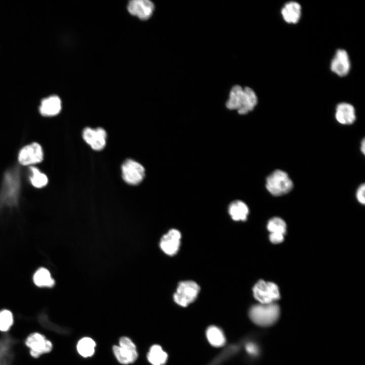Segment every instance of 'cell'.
Returning <instances> with one entry per match:
<instances>
[{"instance_id":"obj_29","label":"cell","mask_w":365,"mask_h":365,"mask_svg":"<svg viewBox=\"0 0 365 365\" xmlns=\"http://www.w3.org/2000/svg\"><path fill=\"white\" fill-rule=\"evenodd\" d=\"M270 240L274 244L280 243L283 241L284 235L279 234L271 233L269 236Z\"/></svg>"},{"instance_id":"obj_31","label":"cell","mask_w":365,"mask_h":365,"mask_svg":"<svg viewBox=\"0 0 365 365\" xmlns=\"http://www.w3.org/2000/svg\"><path fill=\"white\" fill-rule=\"evenodd\" d=\"M360 151L361 153L364 155L365 153V140L363 138L362 141H361L360 143Z\"/></svg>"},{"instance_id":"obj_3","label":"cell","mask_w":365,"mask_h":365,"mask_svg":"<svg viewBox=\"0 0 365 365\" xmlns=\"http://www.w3.org/2000/svg\"><path fill=\"white\" fill-rule=\"evenodd\" d=\"M265 187L272 195L280 196L290 192L294 187V184L286 172L276 169L267 177Z\"/></svg>"},{"instance_id":"obj_10","label":"cell","mask_w":365,"mask_h":365,"mask_svg":"<svg viewBox=\"0 0 365 365\" xmlns=\"http://www.w3.org/2000/svg\"><path fill=\"white\" fill-rule=\"evenodd\" d=\"M350 67V60L347 52L343 49H338L331 62V71L340 77H344L349 74Z\"/></svg>"},{"instance_id":"obj_26","label":"cell","mask_w":365,"mask_h":365,"mask_svg":"<svg viewBox=\"0 0 365 365\" xmlns=\"http://www.w3.org/2000/svg\"><path fill=\"white\" fill-rule=\"evenodd\" d=\"M30 170L31 172L30 180L33 186L37 188H41L47 184L48 177L44 173L40 172L36 167L34 166L30 167Z\"/></svg>"},{"instance_id":"obj_11","label":"cell","mask_w":365,"mask_h":365,"mask_svg":"<svg viewBox=\"0 0 365 365\" xmlns=\"http://www.w3.org/2000/svg\"><path fill=\"white\" fill-rule=\"evenodd\" d=\"M17 341L6 333L0 337V365H12L14 347Z\"/></svg>"},{"instance_id":"obj_9","label":"cell","mask_w":365,"mask_h":365,"mask_svg":"<svg viewBox=\"0 0 365 365\" xmlns=\"http://www.w3.org/2000/svg\"><path fill=\"white\" fill-rule=\"evenodd\" d=\"M42 147L36 142L25 145L20 151L18 160L22 165L27 166L40 163L43 160Z\"/></svg>"},{"instance_id":"obj_1","label":"cell","mask_w":365,"mask_h":365,"mask_svg":"<svg viewBox=\"0 0 365 365\" xmlns=\"http://www.w3.org/2000/svg\"><path fill=\"white\" fill-rule=\"evenodd\" d=\"M258 102V97L251 88L235 85L230 91L226 105L228 109L236 110L239 114L245 115L253 110Z\"/></svg>"},{"instance_id":"obj_28","label":"cell","mask_w":365,"mask_h":365,"mask_svg":"<svg viewBox=\"0 0 365 365\" xmlns=\"http://www.w3.org/2000/svg\"><path fill=\"white\" fill-rule=\"evenodd\" d=\"M365 185L364 184H361L357 189L356 192V197L357 201L362 204L365 203Z\"/></svg>"},{"instance_id":"obj_22","label":"cell","mask_w":365,"mask_h":365,"mask_svg":"<svg viewBox=\"0 0 365 365\" xmlns=\"http://www.w3.org/2000/svg\"><path fill=\"white\" fill-rule=\"evenodd\" d=\"M206 337L210 344L214 347L222 346L226 342L223 332L215 326H211L207 328Z\"/></svg>"},{"instance_id":"obj_30","label":"cell","mask_w":365,"mask_h":365,"mask_svg":"<svg viewBox=\"0 0 365 365\" xmlns=\"http://www.w3.org/2000/svg\"><path fill=\"white\" fill-rule=\"evenodd\" d=\"M247 352L252 355H256L258 352L257 346L252 343H247L245 347Z\"/></svg>"},{"instance_id":"obj_16","label":"cell","mask_w":365,"mask_h":365,"mask_svg":"<svg viewBox=\"0 0 365 365\" xmlns=\"http://www.w3.org/2000/svg\"><path fill=\"white\" fill-rule=\"evenodd\" d=\"M335 117L336 121L341 125H351L356 119L355 108L349 103L340 102L336 106Z\"/></svg>"},{"instance_id":"obj_24","label":"cell","mask_w":365,"mask_h":365,"mask_svg":"<svg viewBox=\"0 0 365 365\" xmlns=\"http://www.w3.org/2000/svg\"><path fill=\"white\" fill-rule=\"evenodd\" d=\"M14 316L8 309L0 310V332L7 333L14 324Z\"/></svg>"},{"instance_id":"obj_20","label":"cell","mask_w":365,"mask_h":365,"mask_svg":"<svg viewBox=\"0 0 365 365\" xmlns=\"http://www.w3.org/2000/svg\"><path fill=\"white\" fill-rule=\"evenodd\" d=\"M167 357V353L158 345L152 346L147 354V358L152 365H164Z\"/></svg>"},{"instance_id":"obj_18","label":"cell","mask_w":365,"mask_h":365,"mask_svg":"<svg viewBox=\"0 0 365 365\" xmlns=\"http://www.w3.org/2000/svg\"><path fill=\"white\" fill-rule=\"evenodd\" d=\"M61 109L60 99L57 96H51L42 101L40 112L44 116L51 117L59 114Z\"/></svg>"},{"instance_id":"obj_13","label":"cell","mask_w":365,"mask_h":365,"mask_svg":"<svg viewBox=\"0 0 365 365\" xmlns=\"http://www.w3.org/2000/svg\"><path fill=\"white\" fill-rule=\"evenodd\" d=\"M180 238L181 234L178 230L171 229L162 237L160 242V248L167 255H174L178 250Z\"/></svg>"},{"instance_id":"obj_6","label":"cell","mask_w":365,"mask_h":365,"mask_svg":"<svg viewBox=\"0 0 365 365\" xmlns=\"http://www.w3.org/2000/svg\"><path fill=\"white\" fill-rule=\"evenodd\" d=\"M200 287L194 281L188 280L179 283L173 295L175 302L182 307H186L196 299Z\"/></svg>"},{"instance_id":"obj_27","label":"cell","mask_w":365,"mask_h":365,"mask_svg":"<svg viewBox=\"0 0 365 365\" xmlns=\"http://www.w3.org/2000/svg\"><path fill=\"white\" fill-rule=\"evenodd\" d=\"M267 229L271 233L284 235L286 226L284 221L279 217H273L268 222Z\"/></svg>"},{"instance_id":"obj_17","label":"cell","mask_w":365,"mask_h":365,"mask_svg":"<svg viewBox=\"0 0 365 365\" xmlns=\"http://www.w3.org/2000/svg\"><path fill=\"white\" fill-rule=\"evenodd\" d=\"M301 14V6L295 1L286 3L281 9V16L283 20L288 24H297L300 20Z\"/></svg>"},{"instance_id":"obj_4","label":"cell","mask_w":365,"mask_h":365,"mask_svg":"<svg viewBox=\"0 0 365 365\" xmlns=\"http://www.w3.org/2000/svg\"><path fill=\"white\" fill-rule=\"evenodd\" d=\"M24 344L28 349L30 355L35 359L50 353L53 349L51 341L39 332L29 334L24 340Z\"/></svg>"},{"instance_id":"obj_23","label":"cell","mask_w":365,"mask_h":365,"mask_svg":"<svg viewBox=\"0 0 365 365\" xmlns=\"http://www.w3.org/2000/svg\"><path fill=\"white\" fill-rule=\"evenodd\" d=\"M96 344L94 341L89 337L81 339L78 343L77 349L78 353L83 357H88L93 355Z\"/></svg>"},{"instance_id":"obj_2","label":"cell","mask_w":365,"mask_h":365,"mask_svg":"<svg viewBox=\"0 0 365 365\" xmlns=\"http://www.w3.org/2000/svg\"><path fill=\"white\" fill-rule=\"evenodd\" d=\"M279 314V307L275 303L254 305L249 312V317L252 322L261 326L273 324L278 319Z\"/></svg>"},{"instance_id":"obj_19","label":"cell","mask_w":365,"mask_h":365,"mask_svg":"<svg viewBox=\"0 0 365 365\" xmlns=\"http://www.w3.org/2000/svg\"><path fill=\"white\" fill-rule=\"evenodd\" d=\"M228 212L233 220L244 221L247 219L249 209L244 202L236 200L232 202L229 206Z\"/></svg>"},{"instance_id":"obj_5","label":"cell","mask_w":365,"mask_h":365,"mask_svg":"<svg viewBox=\"0 0 365 365\" xmlns=\"http://www.w3.org/2000/svg\"><path fill=\"white\" fill-rule=\"evenodd\" d=\"M254 298L260 304H270L280 298L277 285L271 282L261 280L257 282L252 288Z\"/></svg>"},{"instance_id":"obj_14","label":"cell","mask_w":365,"mask_h":365,"mask_svg":"<svg viewBox=\"0 0 365 365\" xmlns=\"http://www.w3.org/2000/svg\"><path fill=\"white\" fill-rule=\"evenodd\" d=\"M127 9L131 15L141 20H147L152 15L154 5L148 0H133L129 2Z\"/></svg>"},{"instance_id":"obj_12","label":"cell","mask_w":365,"mask_h":365,"mask_svg":"<svg viewBox=\"0 0 365 365\" xmlns=\"http://www.w3.org/2000/svg\"><path fill=\"white\" fill-rule=\"evenodd\" d=\"M84 140L94 150H102L105 145L106 133L102 128H86L83 132Z\"/></svg>"},{"instance_id":"obj_15","label":"cell","mask_w":365,"mask_h":365,"mask_svg":"<svg viewBox=\"0 0 365 365\" xmlns=\"http://www.w3.org/2000/svg\"><path fill=\"white\" fill-rule=\"evenodd\" d=\"M3 186V196L7 203L16 202L19 188L18 177L17 174L8 172L5 175Z\"/></svg>"},{"instance_id":"obj_25","label":"cell","mask_w":365,"mask_h":365,"mask_svg":"<svg viewBox=\"0 0 365 365\" xmlns=\"http://www.w3.org/2000/svg\"><path fill=\"white\" fill-rule=\"evenodd\" d=\"M38 321L45 329L61 334H65L68 332L67 330L52 322L45 313L40 314L38 316Z\"/></svg>"},{"instance_id":"obj_7","label":"cell","mask_w":365,"mask_h":365,"mask_svg":"<svg viewBox=\"0 0 365 365\" xmlns=\"http://www.w3.org/2000/svg\"><path fill=\"white\" fill-rule=\"evenodd\" d=\"M113 349L116 358L122 364L133 363L137 358L136 347L127 337H121L119 340V346L114 345Z\"/></svg>"},{"instance_id":"obj_8","label":"cell","mask_w":365,"mask_h":365,"mask_svg":"<svg viewBox=\"0 0 365 365\" xmlns=\"http://www.w3.org/2000/svg\"><path fill=\"white\" fill-rule=\"evenodd\" d=\"M122 177L130 185H136L144 178L145 169L139 163L133 160H126L122 166Z\"/></svg>"},{"instance_id":"obj_21","label":"cell","mask_w":365,"mask_h":365,"mask_svg":"<svg viewBox=\"0 0 365 365\" xmlns=\"http://www.w3.org/2000/svg\"><path fill=\"white\" fill-rule=\"evenodd\" d=\"M33 280L34 284L39 287H51L55 284V281L50 272L45 268H41L35 272Z\"/></svg>"}]
</instances>
